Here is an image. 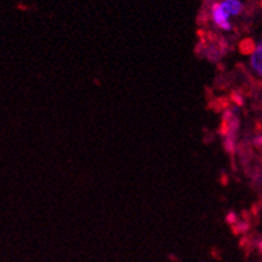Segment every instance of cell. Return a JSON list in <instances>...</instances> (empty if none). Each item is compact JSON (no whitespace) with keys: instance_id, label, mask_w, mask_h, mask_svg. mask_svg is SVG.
<instances>
[{"instance_id":"6da1fadb","label":"cell","mask_w":262,"mask_h":262,"mask_svg":"<svg viewBox=\"0 0 262 262\" xmlns=\"http://www.w3.org/2000/svg\"><path fill=\"white\" fill-rule=\"evenodd\" d=\"M212 17L214 24L222 30H229L231 29V24H229V15L226 12L222 3H215L212 7Z\"/></svg>"},{"instance_id":"7a4b0ae2","label":"cell","mask_w":262,"mask_h":262,"mask_svg":"<svg viewBox=\"0 0 262 262\" xmlns=\"http://www.w3.org/2000/svg\"><path fill=\"white\" fill-rule=\"evenodd\" d=\"M250 66L258 76H262V41L254 47L250 55Z\"/></svg>"},{"instance_id":"5b68a950","label":"cell","mask_w":262,"mask_h":262,"mask_svg":"<svg viewBox=\"0 0 262 262\" xmlns=\"http://www.w3.org/2000/svg\"><path fill=\"white\" fill-rule=\"evenodd\" d=\"M261 249H262V243H261Z\"/></svg>"},{"instance_id":"3957f363","label":"cell","mask_w":262,"mask_h":262,"mask_svg":"<svg viewBox=\"0 0 262 262\" xmlns=\"http://www.w3.org/2000/svg\"><path fill=\"white\" fill-rule=\"evenodd\" d=\"M222 5L229 16H237L243 11V3L240 0H223Z\"/></svg>"},{"instance_id":"277c9868","label":"cell","mask_w":262,"mask_h":262,"mask_svg":"<svg viewBox=\"0 0 262 262\" xmlns=\"http://www.w3.org/2000/svg\"><path fill=\"white\" fill-rule=\"evenodd\" d=\"M256 144H257V145H260V146H262V137L256 138Z\"/></svg>"}]
</instances>
